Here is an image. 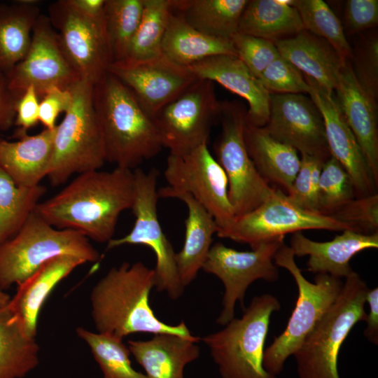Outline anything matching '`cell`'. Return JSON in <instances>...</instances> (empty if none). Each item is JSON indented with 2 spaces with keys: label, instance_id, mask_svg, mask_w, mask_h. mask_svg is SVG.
<instances>
[{
  "label": "cell",
  "instance_id": "1",
  "mask_svg": "<svg viewBox=\"0 0 378 378\" xmlns=\"http://www.w3.org/2000/svg\"><path fill=\"white\" fill-rule=\"evenodd\" d=\"M134 197V170L116 167L111 171L80 174L34 212L58 229L76 230L88 239L108 243L118 218L131 209Z\"/></svg>",
  "mask_w": 378,
  "mask_h": 378
},
{
  "label": "cell",
  "instance_id": "2",
  "mask_svg": "<svg viewBox=\"0 0 378 378\" xmlns=\"http://www.w3.org/2000/svg\"><path fill=\"white\" fill-rule=\"evenodd\" d=\"M155 285L154 270L141 262H125L111 268L90 292L91 316L97 332L121 339L136 332L192 337L183 321L169 325L155 316L149 301Z\"/></svg>",
  "mask_w": 378,
  "mask_h": 378
},
{
  "label": "cell",
  "instance_id": "3",
  "mask_svg": "<svg viewBox=\"0 0 378 378\" xmlns=\"http://www.w3.org/2000/svg\"><path fill=\"white\" fill-rule=\"evenodd\" d=\"M93 104L106 162L134 170L164 148L154 120L131 90L113 74L108 72L94 85Z\"/></svg>",
  "mask_w": 378,
  "mask_h": 378
},
{
  "label": "cell",
  "instance_id": "4",
  "mask_svg": "<svg viewBox=\"0 0 378 378\" xmlns=\"http://www.w3.org/2000/svg\"><path fill=\"white\" fill-rule=\"evenodd\" d=\"M94 85L81 79L69 90L71 104L56 125L47 176L52 186L72 175L99 169L106 162L102 134L93 104Z\"/></svg>",
  "mask_w": 378,
  "mask_h": 378
},
{
  "label": "cell",
  "instance_id": "5",
  "mask_svg": "<svg viewBox=\"0 0 378 378\" xmlns=\"http://www.w3.org/2000/svg\"><path fill=\"white\" fill-rule=\"evenodd\" d=\"M280 309L275 296H255L241 318H233L220 330L201 338L221 378H276L265 370L262 361L270 318Z\"/></svg>",
  "mask_w": 378,
  "mask_h": 378
},
{
  "label": "cell",
  "instance_id": "6",
  "mask_svg": "<svg viewBox=\"0 0 378 378\" xmlns=\"http://www.w3.org/2000/svg\"><path fill=\"white\" fill-rule=\"evenodd\" d=\"M62 255L76 256L86 262L100 258L83 234L56 228L34 211L19 232L0 245V288L6 291L18 286L48 260Z\"/></svg>",
  "mask_w": 378,
  "mask_h": 378
},
{
  "label": "cell",
  "instance_id": "7",
  "mask_svg": "<svg viewBox=\"0 0 378 378\" xmlns=\"http://www.w3.org/2000/svg\"><path fill=\"white\" fill-rule=\"evenodd\" d=\"M369 289L358 273L345 277L336 300L293 354L299 378H340L339 352L351 329L365 319Z\"/></svg>",
  "mask_w": 378,
  "mask_h": 378
},
{
  "label": "cell",
  "instance_id": "8",
  "mask_svg": "<svg viewBox=\"0 0 378 378\" xmlns=\"http://www.w3.org/2000/svg\"><path fill=\"white\" fill-rule=\"evenodd\" d=\"M274 262L287 270L298 287L295 308L284 330L274 338L263 354V367L274 376L284 370L288 358L293 356L305 338L339 296L343 283L328 274H316L314 283L302 274L290 247L283 242L276 251Z\"/></svg>",
  "mask_w": 378,
  "mask_h": 378
},
{
  "label": "cell",
  "instance_id": "9",
  "mask_svg": "<svg viewBox=\"0 0 378 378\" xmlns=\"http://www.w3.org/2000/svg\"><path fill=\"white\" fill-rule=\"evenodd\" d=\"M134 197L131 210L135 217L132 230L122 237L112 239L106 250L128 244L143 245L155 254V288L164 292L172 300L178 299L183 293V286L177 270L176 252L162 231L158 217L159 199L157 185L159 172L156 169L144 172L134 169Z\"/></svg>",
  "mask_w": 378,
  "mask_h": 378
},
{
  "label": "cell",
  "instance_id": "10",
  "mask_svg": "<svg viewBox=\"0 0 378 378\" xmlns=\"http://www.w3.org/2000/svg\"><path fill=\"white\" fill-rule=\"evenodd\" d=\"M246 113L239 104L223 102L218 118L221 132L214 144L216 160L226 174L228 198L236 216L253 211L275 190L248 155L244 138Z\"/></svg>",
  "mask_w": 378,
  "mask_h": 378
},
{
  "label": "cell",
  "instance_id": "11",
  "mask_svg": "<svg viewBox=\"0 0 378 378\" xmlns=\"http://www.w3.org/2000/svg\"><path fill=\"white\" fill-rule=\"evenodd\" d=\"M304 230L342 232L351 229L331 216L298 206L282 190L275 188L273 194L260 206L236 216L216 234L220 238L248 244L253 249L262 243L284 239L287 234Z\"/></svg>",
  "mask_w": 378,
  "mask_h": 378
},
{
  "label": "cell",
  "instance_id": "12",
  "mask_svg": "<svg viewBox=\"0 0 378 378\" xmlns=\"http://www.w3.org/2000/svg\"><path fill=\"white\" fill-rule=\"evenodd\" d=\"M48 13L64 54L80 78L93 85L97 83L113 63L104 15L88 16L69 0L52 3Z\"/></svg>",
  "mask_w": 378,
  "mask_h": 378
},
{
  "label": "cell",
  "instance_id": "13",
  "mask_svg": "<svg viewBox=\"0 0 378 378\" xmlns=\"http://www.w3.org/2000/svg\"><path fill=\"white\" fill-rule=\"evenodd\" d=\"M221 104L215 94L214 83L198 79L153 118L163 147L169 150V154L183 155L207 144Z\"/></svg>",
  "mask_w": 378,
  "mask_h": 378
},
{
  "label": "cell",
  "instance_id": "14",
  "mask_svg": "<svg viewBox=\"0 0 378 378\" xmlns=\"http://www.w3.org/2000/svg\"><path fill=\"white\" fill-rule=\"evenodd\" d=\"M284 239L262 243L249 251H239L221 242L212 244L202 270L218 277L223 284L222 310L216 323L225 326L234 318L237 302L244 309V300L248 286L261 279L274 282L279 278L274 255Z\"/></svg>",
  "mask_w": 378,
  "mask_h": 378
},
{
  "label": "cell",
  "instance_id": "15",
  "mask_svg": "<svg viewBox=\"0 0 378 378\" xmlns=\"http://www.w3.org/2000/svg\"><path fill=\"white\" fill-rule=\"evenodd\" d=\"M164 176L168 187L190 194L214 217L220 230L236 216L228 198L226 174L207 144L183 155L169 154Z\"/></svg>",
  "mask_w": 378,
  "mask_h": 378
},
{
  "label": "cell",
  "instance_id": "16",
  "mask_svg": "<svg viewBox=\"0 0 378 378\" xmlns=\"http://www.w3.org/2000/svg\"><path fill=\"white\" fill-rule=\"evenodd\" d=\"M4 76L8 89L20 97L29 86L42 97L51 88L67 90L81 80L64 54L49 18L41 13L26 55Z\"/></svg>",
  "mask_w": 378,
  "mask_h": 378
},
{
  "label": "cell",
  "instance_id": "17",
  "mask_svg": "<svg viewBox=\"0 0 378 378\" xmlns=\"http://www.w3.org/2000/svg\"><path fill=\"white\" fill-rule=\"evenodd\" d=\"M108 72L131 90L153 119L198 80L188 67L177 64L162 55L144 60L114 62Z\"/></svg>",
  "mask_w": 378,
  "mask_h": 378
},
{
  "label": "cell",
  "instance_id": "18",
  "mask_svg": "<svg viewBox=\"0 0 378 378\" xmlns=\"http://www.w3.org/2000/svg\"><path fill=\"white\" fill-rule=\"evenodd\" d=\"M262 127L301 155L323 162L331 156L323 117L311 98L303 94H271L269 120Z\"/></svg>",
  "mask_w": 378,
  "mask_h": 378
},
{
  "label": "cell",
  "instance_id": "19",
  "mask_svg": "<svg viewBox=\"0 0 378 378\" xmlns=\"http://www.w3.org/2000/svg\"><path fill=\"white\" fill-rule=\"evenodd\" d=\"M304 78L309 85V95L323 117L330 155L349 174L355 197H361L377 193L378 183L360 146L346 123L334 92L327 90L308 76H304Z\"/></svg>",
  "mask_w": 378,
  "mask_h": 378
},
{
  "label": "cell",
  "instance_id": "20",
  "mask_svg": "<svg viewBox=\"0 0 378 378\" xmlns=\"http://www.w3.org/2000/svg\"><path fill=\"white\" fill-rule=\"evenodd\" d=\"M198 79L216 82L246 99L248 109L246 120L262 127L270 116V93L235 55H217L188 66Z\"/></svg>",
  "mask_w": 378,
  "mask_h": 378
},
{
  "label": "cell",
  "instance_id": "21",
  "mask_svg": "<svg viewBox=\"0 0 378 378\" xmlns=\"http://www.w3.org/2000/svg\"><path fill=\"white\" fill-rule=\"evenodd\" d=\"M336 99L378 183V129L376 101L360 85L349 61L338 79Z\"/></svg>",
  "mask_w": 378,
  "mask_h": 378
},
{
  "label": "cell",
  "instance_id": "22",
  "mask_svg": "<svg viewBox=\"0 0 378 378\" xmlns=\"http://www.w3.org/2000/svg\"><path fill=\"white\" fill-rule=\"evenodd\" d=\"M289 247L295 256L309 255V272L345 278L353 272L349 262L356 254L378 248V232L365 234L345 230L331 241L318 242L307 238L302 232H297L292 234Z\"/></svg>",
  "mask_w": 378,
  "mask_h": 378
},
{
  "label": "cell",
  "instance_id": "23",
  "mask_svg": "<svg viewBox=\"0 0 378 378\" xmlns=\"http://www.w3.org/2000/svg\"><path fill=\"white\" fill-rule=\"evenodd\" d=\"M84 263L83 259L76 256L59 255L48 260L17 286L7 307L27 335L36 337L38 316L47 298L60 281Z\"/></svg>",
  "mask_w": 378,
  "mask_h": 378
},
{
  "label": "cell",
  "instance_id": "24",
  "mask_svg": "<svg viewBox=\"0 0 378 378\" xmlns=\"http://www.w3.org/2000/svg\"><path fill=\"white\" fill-rule=\"evenodd\" d=\"M158 197L176 198L186 205L185 238L182 248L176 253V263L184 287L195 279L212 246L213 235L220 228L209 211L190 194L176 191L167 186L158 190Z\"/></svg>",
  "mask_w": 378,
  "mask_h": 378
},
{
  "label": "cell",
  "instance_id": "25",
  "mask_svg": "<svg viewBox=\"0 0 378 378\" xmlns=\"http://www.w3.org/2000/svg\"><path fill=\"white\" fill-rule=\"evenodd\" d=\"M200 340L195 336L158 333L148 340H129L127 346L147 378H184L186 365L200 356Z\"/></svg>",
  "mask_w": 378,
  "mask_h": 378
},
{
  "label": "cell",
  "instance_id": "26",
  "mask_svg": "<svg viewBox=\"0 0 378 378\" xmlns=\"http://www.w3.org/2000/svg\"><path fill=\"white\" fill-rule=\"evenodd\" d=\"M274 43L279 55L304 76L335 92L347 60L343 59L326 41L304 29Z\"/></svg>",
  "mask_w": 378,
  "mask_h": 378
},
{
  "label": "cell",
  "instance_id": "27",
  "mask_svg": "<svg viewBox=\"0 0 378 378\" xmlns=\"http://www.w3.org/2000/svg\"><path fill=\"white\" fill-rule=\"evenodd\" d=\"M55 128L27 134L15 141L0 139V169L17 185L34 187L47 176Z\"/></svg>",
  "mask_w": 378,
  "mask_h": 378
},
{
  "label": "cell",
  "instance_id": "28",
  "mask_svg": "<svg viewBox=\"0 0 378 378\" xmlns=\"http://www.w3.org/2000/svg\"><path fill=\"white\" fill-rule=\"evenodd\" d=\"M244 138L248 155L260 176L288 192L300 167L298 151L245 121Z\"/></svg>",
  "mask_w": 378,
  "mask_h": 378
},
{
  "label": "cell",
  "instance_id": "29",
  "mask_svg": "<svg viewBox=\"0 0 378 378\" xmlns=\"http://www.w3.org/2000/svg\"><path fill=\"white\" fill-rule=\"evenodd\" d=\"M162 55L186 67L214 56H237L232 40L216 38L200 32L173 11L169 15L163 38Z\"/></svg>",
  "mask_w": 378,
  "mask_h": 378
},
{
  "label": "cell",
  "instance_id": "30",
  "mask_svg": "<svg viewBox=\"0 0 378 378\" xmlns=\"http://www.w3.org/2000/svg\"><path fill=\"white\" fill-rule=\"evenodd\" d=\"M38 1L0 4V73L7 76L26 55L41 15Z\"/></svg>",
  "mask_w": 378,
  "mask_h": 378
},
{
  "label": "cell",
  "instance_id": "31",
  "mask_svg": "<svg viewBox=\"0 0 378 378\" xmlns=\"http://www.w3.org/2000/svg\"><path fill=\"white\" fill-rule=\"evenodd\" d=\"M248 0H172V10L195 29L231 40Z\"/></svg>",
  "mask_w": 378,
  "mask_h": 378
},
{
  "label": "cell",
  "instance_id": "32",
  "mask_svg": "<svg viewBox=\"0 0 378 378\" xmlns=\"http://www.w3.org/2000/svg\"><path fill=\"white\" fill-rule=\"evenodd\" d=\"M304 27L289 1H248L241 15L238 33L275 42L293 36Z\"/></svg>",
  "mask_w": 378,
  "mask_h": 378
},
{
  "label": "cell",
  "instance_id": "33",
  "mask_svg": "<svg viewBox=\"0 0 378 378\" xmlns=\"http://www.w3.org/2000/svg\"><path fill=\"white\" fill-rule=\"evenodd\" d=\"M36 337L27 335L7 305L0 308V378H23L39 363Z\"/></svg>",
  "mask_w": 378,
  "mask_h": 378
},
{
  "label": "cell",
  "instance_id": "34",
  "mask_svg": "<svg viewBox=\"0 0 378 378\" xmlns=\"http://www.w3.org/2000/svg\"><path fill=\"white\" fill-rule=\"evenodd\" d=\"M41 185H17L0 169V245L16 234L46 193Z\"/></svg>",
  "mask_w": 378,
  "mask_h": 378
},
{
  "label": "cell",
  "instance_id": "35",
  "mask_svg": "<svg viewBox=\"0 0 378 378\" xmlns=\"http://www.w3.org/2000/svg\"><path fill=\"white\" fill-rule=\"evenodd\" d=\"M143 5L141 18L125 59L144 60L162 55L172 0H143Z\"/></svg>",
  "mask_w": 378,
  "mask_h": 378
},
{
  "label": "cell",
  "instance_id": "36",
  "mask_svg": "<svg viewBox=\"0 0 378 378\" xmlns=\"http://www.w3.org/2000/svg\"><path fill=\"white\" fill-rule=\"evenodd\" d=\"M76 332L88 345L103 378H147L132 366L130 351L123 339L83 327L77 328Z\"/></svg>",
  "mask_w": 378,
  "mask_h": 378
},
{
  "label": "cell",
  "instance_id": "37",
  "mask_svg": "<svg viewBox=\"0 0 378 378\" xmlns=\"http://www.w3.org/2000/svg\"><path fill=\"white\" fill-rule=\"evenodd\" d=\"M289 4L298 10L304 30L326 41L343 59L353 57L341 22L325 1L291 0Z\"/></svg>",
  "mask_w": 378,
  "mask_h": 378
},
{
  "label": "cell",
  "instance_id": "38",
  "mask_svg": "<svg viewBox=\"0 0 378 378\" xmlns=\"http://www.w3.org/2000/svg\"><path fill=\"white\" fill-rule=\"evenodd\" d=\"M143 7V0H106L105 24L113 62L127 58Z\"/></svg>",
  "mask_w": 378,
  "mask_h": 378
},
{
  "label": "cell",
  "instance_id": "39",
  "mask_svg": "<svg viewBox=\"0 0 378 378\" xmlns=\"http://www.w3.org/2000/svg\"><path fill=\"white\" fill-rule=\"evenodd\" d=\"M354 198V188L349 174L330 156L323 162L319 176L318 213L330 216Z\"/></svg>",
  "mask_w": 378,
  "mask_h": 378
},
{
  "label": "cell",
  "instance_id": "40",
  "mask_svg": "<svg viewBox=\"0 0 378 378\" xmlns=\"http://www.w3.org/2000/svg\"><path fill=\"white\" fill-rule=\"evenodd\" d=\"M323 162L321 160L301 155L299 171L286 194L288 199L298 206L318 213V187Z\"/></svg>",
  "mask_w": 378,
  "mask_h": 378
},
{
  "label": "cell",
  "instance_id": "41",
  "mask_svg": "<svg viewBox=\"0 0 378 378\" xmlns=\"http://www.w3.org/2000/svg\"><path fill=\"white\" fill-rule=\"evenodd\" d=\"M258 79L270 94H309L310 90L302 72L281 55L265 69Z\"/></svg>",
  "mask_w": 378,
  "mask_h": 378
},
{
  "label": "cell",
  "instance_id": "42",
  "mask_svg": "<svg viewBox=\"0 0 378 378\" xmlns=\"http://www.w3.org/2000/svg\"><path fill=\"white\" fill-rule=\"evenodd\" d=\"M237 56L258 78L280 55L274 42L237 33L231 39Z\"/></svg>",
  "mask_w": 378,
  "mask_h": 378
},
{
  "label": "cell",
  "instance_id": "43",
  "mask_svg": "<svg viewBox=\"0 0 378 378\" xmlns=\"http://www.w3.org/2000/svg\"><path fill=\"white\" fill-rule=\"evenodd\" d=\"M365 234L378 232V194L356 197L329 216Z\"/></svg>",
  "mask_w": 378,
  "mask_h": 378
},
{
  "label": "cell",
  "instance_id": "44",
  "mask_svg": "<svg viewBox=\"0 0 378 378\" xmlns=\"http://www.w3.org/2000/svg\"><path fill=\"white\" fill-rule=\"evenodd\" d=\"M353 71L361 87L376 99L378 87V41L376 37L365 42L357 53Z\"/></svg>",
  "mask_w": 378,
  "mask_h": 378
},
{
  "label": "cell",
  "instance_id": "45",
  "mask_svg": "<svg viewBox=\"0 0 378 378\" xmlns=\"http://www.w3.org/2000/svg\"><path fill=\"white\" fill-rule=\"evenodd\" d=\"M346 25L352 32L377 26V0H348L345 7Z\"/></svg>",
  "mask_w": 378,
  "mask_h": 378
},
{
  "label": "cell",
  "instance_id": "46",
  "mask_svg": "<svg viewBox=\"0 0 378 378\" xmlns=\"http://www.w3.org/2000/svg\"><path fill=\"white\" fill-rule=\"evenodd\" d=\"M71 102L69 89L53 88L48 90L39 102L38 120L44 128L54 130L55 122L61 113H65Z\"/></svg>",
  "mask_w": 378,
  "mask_h": 378
},
{
  "label": "cell",
  "instance_id": "47",
  "mask_svg": "<svg viewBox=\"0 0 378 378\" xmlns=\"http://www.w3.org/2000/svg\"><path fill=\"white\" fill-rule=\"evenodd\" d=\"M14 125L17 127L15 136L18 138L27 134V131L38 122L39 101L35 89L27 88L19 98L15 108Z\"/></svg>",
  "mask_w": 378,
  "mask_h": 378
},
{
  "label": "cell",
  "instance_id": "48",
  "mask_svg": "<svg viewBox=\"0 0 378 378\" xmlns=\"http://www.w3.org/2000/svg\"><path fill=\"white\" fill-rule=\"evenodd\" d=\"M20 97L11 92L6 77L0 78V129L7 130L14 125L15 108Z\"/></svg>",
  "mask_w": 378,
  "mask_h": 378
},
{
  "label": "cell",
  "instance_id": "49",
  "mask_svg": "<svg viewBox=\"0 0 378 378\" xmlns=\"http://www.w3.org/2000/svg\"><path fill=\"white\" fill-rule=\"evenodd\" d=\"M366 302L369 306V312L365 315L364 321L366 328L363 332L368 340L374 345L378 344V288L369 289L366 295Z\"/></svg>",
  "mask_w": 378,
  "mask_h": 378
},
{
  "label": "cell",
  "instance_id": "50",
  "mask_svg": "<svg viewBox=\"0 0 378 378\" xmlns=\"http://www.w3.org/2000/svg\"><path fill=\"white\" fill-rule=\"evenodd\" d=\"M80 13L92 18L104 15L106 0H69Z\"/></svg>",
  "mask_w": 378,
  "mask_h": 378
},
{
  "label": "cell",
  "instance_id": "51",
  "mask_svg": "<svg viewBox=\"0 0 378 378\" xmlns=\"http://www.w3.org/2000/svg\"><path fill=\"white\" fill-rule=\"evenodd\" d=\"M11 297L5 291L0 288V308L8 304Z\"/></svg>",
  "mask_w": 378,
  "mask_h": 378
},
{
  "label": "cell",
  "instance_id": "52",
  "mask_svg": "<svg viewBox=\"0 0 378 378\" xmlns=\"http://www.w3.org/2000/svg\"><path fill=\"white\" fill-rule=\"evenodd\" d=\"M3 75L0 73V78Z\"/></svg>",
  "mask_w": 378,
  "mask_h": 378
}]
</instances>
